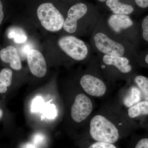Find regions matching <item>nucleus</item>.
I'll list each match as a JSON object with an SVG mask.
<instances>
[{
	"instance_id": "16",
	"label": "nucleus",
	"mask_w": 148,
	"mask_h": 148,
	"mask_svg": "<svg viewBox=\"0 0 148 148\" xmlns=\"http://www.w3.org/2000/svg\"><path fill=\"white\" fill-rule=\"evenodd\" d=\"M8 36L9 38L13 39L14 41L16 43L20 44L25 42L27 40V36L20 33L18 29L13 28L10 30Z\"/></svg>"
},
{
	"instance_id": "1",
	"label": "nucleus",
	"mask_w": 148,
	"mask_h": 148,
	"mask_svg": "<svg viewBox=\"0 0 148 148\" xmlns=\"http://www.w3.org/2000/svg\"><path fill=\"white\" fill-rule=\"evenodd\" d=\"M129 120L118 102L106 104L90 117V137L95 142L114 144L119 140L121 130L128 126Z\"/></svg>"
},
{
	"instance_id": "20",
	"label": "nucleus",
	"mask_w": 148,
	"mask_h": 148,
	"mask_svg": "<svg viewBox=\"0 0 148 148\" xmlns=\"http://www.w3.org/2000/svg\"><path fill=\"white\" fill-rule=\"evenodd\" d=\"M141 27L142 38L148 42V15L143 19Z\"/></svg>"
},
{
	"instance_id": "8",
	"label": "nucleus",
	"mask_w": 148,
	"mask_h": 148,
	"mask_svg": "<svg viewBox=\"0 0 148 148\" xmlns=\"http://www.w3.org/2000/svg\"><path fill=\"white\" fill-rule=\"evenodd\" d=\"M94 107L92 98L86 93H79L76 96L71 107L72 119L77 123L85 121L92 115Z\"/></svg>"
},
{
	"instance_id": "4",
	"label": "nucleus",
	"mask_w": 148,
	"mask_h": 148,
	"mask_svg": "<svg viewBox=\"0 0 148 148\" xmlns=\"http://www.w3.org/2000/svg\"><path fill=\"white\" fill-rule=\"evenodd\" d=\"M88 64L86 71L80 78V85L91 98H103L108 92L109 83L101 72L96 55L93 56Z\"/></svg>"
},
{
	"instance_id": "19",
	"label": "nucleus",
	"mask_w": 148,
	"mask_h": 148,
	"mask_svg": "<svg viewBox=\"0 0 148 148\" xmlns=\"http://www.w3.org/2000/svg\"><path fill=\"white\" fill-rule=\"evenodd\" d=\"M44 104V101L41 96H37L34 98L32 101V112L36 113L40 110Z\"/></svg>"
},
{
	"instance_id": "14",
	"label": "nucleus",
	"mask_w": 148,
	"mask_h": 148,
	"mask_svg": "<svg viewBox=\"0 0 148 148\" xmlns=\"http://www.w3.org/2000/svg\"><path fill=\"white\" fill-rule=\"evenodd\" d=\"M125 111L129 119H135L138 117L148 115V101H141Z\"/></svg>"
},
{
	"instance_id": "22",
	"label": "nucleus",
	"mask_w": 148,
	"mask_h": 148,
	"mask_svg": "<svg viewBox=\"0 0 148 148\" xmlns=\"http://www.w3.org/2000/svg\"><path fill=\"white\" fill-rule=\"evenodd\" d=\"M45 141V138L44 135L41 133L36 134L33 137V141L35 145H42Z\"/></svg>"
},
{
	"instance_id": "30",
	"label": "nucleus",
	"mask_w": 148,
	"mask_h": 148,
	"mask_svg": "<svg viewBox=\"0 0 148 148\" xmlns=\"http://www.w3.org/2000/svg\"><path fill=\"white\" fill-rule=\"evenodd\" d=\"M97 1L100 2H106L107 0H97Z\"/></svg>"
},
{
	"instance_id": "28",
	"label": "nucleus",
	"mask_w": 148,
	"mask_h": 148,
	"mask_svg": "<svg viewBox=\"0 0 148 148\" xmlns=\"http://www.w3.org/2000/svg\"><path fill=\"white\" fill-rule=\"evenodd\" d=\"M144 61L145 64L148 65V53L145 55Z\"/></svg>"
},
{
	"instance_id": "9",
	"label": "nucleus",
	"mask_w": 148,
	"mask_h": 148,
	"mask_svg": "<svg viewBox=\"0 0 148 148\" xmlns=\"http://www.w3.org/2000/svg\"><path fill=\"white\" fill-rule=\"evenodd\" d=\"M90 11V8L84 3H77L71 6L67 12L63 26L66 34L76 36L78 21Z\"/></svg>"
},
{
	"instance_id": "18",
	"label": "nucleus",
	"mask_w": 148,
	"mask_h": 148,
	"mask_svg": "<svg viewBox=\"0 0 148 148\" xmlns=\"http://www.w3.org/2000/svg\"><path fill=\"white\" fill-rule=\"evenodd\" d=\"M56 115L57 111L54 105L49 104L45 107L43 116L48 119H53L56 116Z\"/></svg>"
},
{
	"instance_id": "26",
	"label": "nucleus",
	"mask_w": 148,
	"mask_h": 148,
	"mask_svg": "<svg viewBox=\"0 0 148 148\" xmlns=\"http://www.w3.org/2000/svg\"><path fill=\"white\" fill-rule=\"evenodd\" d=\"M4 18V12L3 11L2 3L0 1V25L2 22Z\"/></svg>"
},
{
	"instance_id": "25",
	"label": "nucleus",
	"mask_w": 148,
	"mask_h": 148,
	"mask_svg": "<svg viewBox=\"0 0 148 148\" xmlns=\"http://www.w3.org/2000/svg\"><path fill=\"white\" fill-rule=\"evenodd\" d=\"M8 91V87L3 82L0 80V93L3 94Z\"/></svg>"
},
{
	"instance_id": "17",
	"label": "nucleus",
	"mask_w": 148,
	"mask_h": 148,
	"mask_svg": "<svg viewBox=\"0 0 148 148\" xmlns=\"http://www.w3.org/2000/svg\"><path fill=\"white\" fill-rule=\"evenodd\" d=\"M12 77L13 72L8 68L3 69L0 72V80L3 82L8 88L12 84Z\"/></svg>"
},
{
	"instance_id": "7",
	"label": "nucleus",
	"mask_w": 148,
	"mask_h": 148,
	"mask_svg": "<svg viewBox=\"0 0 148 148\" xmlns=\"http://www.w3.org/2000/svg\"><path fill=\"white\" fill-rule=\"evenodd\" d=\"M37 17L47 31L56 32L63 29L65 17L51 3H43L38 7Z\"/></svg>"
},
{
	"instance_id": "15",
	"label": "nucleus",
	"mask_w": 148,
	"mask_h": 148,
	"mask_svg": "<svg viewBox=\"0 0 148 148\" xmlns=\"http://www.w3.org/2000/svg\"><path fill=\"white\" fill-rule=\"evenodd\" d=\"M133 81L141 90L142 97L144 100L148 101V78L139 75L134 77Z\"/></svg>"
},
{
	"instance_id": "24",
	"label": "nucleus",
	"mask_w": 148,
	"mask_h": 148,
	"mask_svg": "<svg viewBox=\"0 0 148 148\" xmlns=\"http://www.w3.org/2000/svg\"><path fill=\"white\" fill-rule=\"evenodd\" d=\"M134 1L135 5L140 8H148V0H134Z\"/></svg>"
},
{
	"instance_id": "10",
	"label": "nucleus",
	"mask_w": 148,
	"mask_h": 148,
	"mask_svg": "<svg viewBox=\"0 0 148 148\" xmlns=\"http://www.w3.org/2000/svg\"><path fill=\"white\" fill-rule=\"evenodd\" d=\"M27 58L31 73L38 77H44L47 72V67L41 52L37 49H30L27 53Z\"/></svg>"
},
{
	"instance_id": "29",
	"label": "nucleus",
	"mask_w": 148,
	"mask_h": 148,
	"mask_svg": "<svg viewBox=\"0 0 148 148\" xmlns=\"http://www.w3.org/2000/svg\"><path fill=\"white\" fill-rule=\"evenodd\" d=\"M3 114V112L1 109L0 108V119L2 118Z\"/></svg>"
},
{
	"instance_id": "2",
	"label": "nucleus",
	"mask_w": 148,
	"mask_h": 148,
	"mask_svg": "<svg viewBox=\"0 0 148 148\" xmlns=\"http://www.w3.org/2000/svg\"><path fill=\"white\" fill-rule=\"evenodd\" d=\"M90 37V45L96 54L125 56L132 60L135 56L134 46L112 32L103 16Z\"/></svg>"
},
{
	"instance_id": "3",
	"label": "nucleus",
	"mask_w": 148,
	"mask_h": 148,
	"mask_svg": "<svg viewBox=\"0 0 148 148\" xmlns=\"http://www.w3.org/2000/svg\"><path fill=\"white\" fill-rule=\"evenodd\" d=\"M99 67L108 83L118 80L128 82L132 79L133 60L117 56L96 54Z\"/></svg>"
},
{
	"instance_id": "12",
	"label": "nucleus",
	"mask_w": 148,
	"mask_h": 148,
	"mask_svg": "<svg viewBox=\"0 0 148 148\" xmlns=\"http://www.w3.org/2000/svg\"><path fill=\"white\" fill-rule=\"evenodd\" d=\"M0 58L3 62L9 64L13 70L19 71L22 68L20 56L14 47L8 46L2 49L0 51Z\"/></svg>"
},
{
	"instance_id": "27",
	"label": "nucleus",
	"mask_w": 148,
	"mask_h": 148,
	"mask_svg": "<svg viewBox=\"0 0 148 148\" xmlns=\"http://www.w3.org/2000/svg\"><path fill=\"white\" fill-rule=\"evenodd\" d=\"M20 148H37L36 146L34 144L27 143L24 144L20 147Z\"/></svg>"
},
{
	"instance_id": "23",
	"label": "nucleus",
	"mask_w": 148,
	"mask_h": 148,
	"mask_svg": "<svg viewBox=\"0 0 148 148\" xmlns=\"http://www.w3.org/2000/svg\"><path fill=\"white\" fill-rule=\"evenodd\" d=\"M134 148H148V138H143L138 141Z\"/></svg>"
},
{
	"instance_id": "5",
	"label": "nucleus",
	"mask_w": 148,
	"mask_h": 148,
	"mask_svg": "<svg viewBox=\"0 0 148 148\" xmlns=\"http://www.w3.org/2000/svg\"><path fill=\"white\" fill-rule=\"evenodd\" d=\"M57 45L64 56L74 62L88 64L94 56L90 44L73 35H63Z\"/></svg>"
},
{
	"instance_id": "6",
	"label": "nucleus",
	"mask_w": 148,
	"mask_h": 148,
	"mask_svg": "<svg viewBox=\"0 0 148 148\" xmlns=\"http://www.w3.org/2000/svg\"><path fill=\"white\" fill-rule=\"evenodd\" d=\"M106 21L112 32L134 46L137 29L135 23L129 15L112 14L106 18Z\"/></svg>"
},
{
	"instance_id": "13",
	"label": "nucleus",
	"mask_w": 148,
	"mask_h": 148,
	"mask_svg": "<svg viewBox=\"0 0 148 148\" xmlns=\"http://www.w3.org/2000/svg\"><path fill=\"white\" fill-rule=\"evenodd\" d=\"M106 3L113 14L129 15L135 11V8L132 5L120 0H107Z\"/></svg>"
},
{
	"instance_id": "11",
	"label": "nucleus",
	"mask_w": 148,
	"mask_h": 148,
	"mask_svg": "<svg viewBox=\"0 0 148 148\" xmlns=\"http://www.w3.org/2000/svg\"><path fill=\"white\" fill-rule=\"evenodd\" d=\"M141 90L136 85H130L122 88L119 95L118 103L122 108L128 109L142 100Z\"/></svg>"
},
{
	"instance_id": "21",
	"label": "nucleus",
	"mask_w": 148,
	"mask_h": 148,
	"mask_svg": "<svg viewBox=\"0 0 148 148\" xmlns=\"http://www.w3.org/2000/svg\"><path fill=\"white\" fill-rule=\"evenodd\" d=\"M88 148H117L113 144L103 143V142H95L92 143Z\"/></svg>"
}]
</instances>
